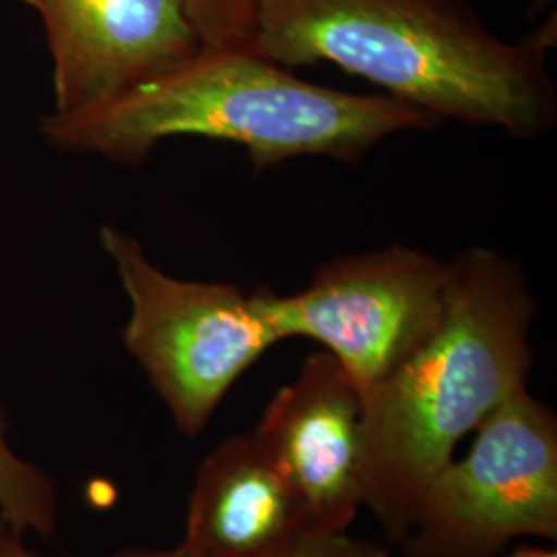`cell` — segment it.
Wrapping results in <instances>:
<instances>
[{"label": "cell", "instance_id": "1", "mask_svg": "<svg viewBox=\"0 0 557 557\" xmlns=\"http://www.w3.org/2000/svg\"><path fill=\"white\" fill-rule=\"evenodd\" d=\"M556 23L524 40L487 29L467 0H260L250 48L287 69L331 62L434 120L545 137Z\"/></svg>", "mask_w": 557, "mask_h": 557}, {"label": "cell", "instance_id": "2", "mask_svg": "<svg viewBox=\"0 0 557 557\" xmlns=\"http://www.w3.org/2000/svg\"><path fill=\"white\" fill-rule=\"evenodd\" d=\"M537 299L517 260L475 246L448 260L434 331L366 393L363 506L400 543L430 481L499 405L527 388Z\"/></svg>", "mask_w": 557, "mask_h": 557}, {"label": "cell", "instance_id": "3", "mask_svg": "<svg viewBox=\"0 0 557 557\" xmlns=\"http://www.w3.org/2000/svg\"><path fill=\"white\" fill-rule=\"evenodd\" d=\"M436 120L388 96H356L296 77L252 48H200L174 71L71 119H44L64 151L147 160L161 140L242 145L257 168L298 158L358 161L380 140Z\"/></svg>", "mask_w": 557, "mask_h": 557}, {"label": "cell", "instance_id": "4", "mask_svg": "<svg viewBox=\"0 0 557 557\" xmlns=\"http://www.w3.org/2000/svg\"><path fill=\"white\" fill-rule=\"evenodd\" d=\"M100 244L131 304L124 347L180 432L195 438L239 376L281 341L269 289L172 277L116 225L101 227Z\"/></svg>", "mask_w": 557, "mask_h": 557}, {"label": "cell", "instance_id": "5", "mask_svg": "<svg viewBox=\"0 0 557 557\" xmlns=\"http://www.w3.org/2000/svg\"><path fill=\"white\" fill-rule=\"evenodd\" d=\"M430 481L400 541L409 557H496L515 539H557V419L520 388Z\"/></svg>", "mask_w": 557, "mask_h": 557}, {"label": "cell", "instance_id": "6", "mask_svg": "<svg viewBox=\"0 0 557 557\" xmlns=\"http://www.w3.org/2000/svg\"><path fill=\"white\" fill-rule=\"evenodd\" d=\"M448 260L388 246L329 260L289 296L269 289L281 341H319L363 397L393 374L438 324Z\"/></svg>", "mask_w": 557, "mask_h": 557}, {"label": "cell", "instance_id": "7", "mask_svg": "<svg viewBox=\"0 0 557 557\" xmlns=\"http://www.w3.org/2000/svg\"><path fill=\"white\" fill-rule=\"evenodd\" d=\"M52 57V119L79 116L199 52L186 0H21Z\"/></svg>", "mask_w": 557, "mask_h": 557}, {"label": "cell", "instance_id": "8", "mask_svg": "<svg viewBox=\"0 0 557 557\" xmlns=\"http://www.w3.org/2000/svg\"><path fill=\"white\" fill-rule=\"evenodd\" d=\"M361 411L354 380L331 354L319 351L260 418L252 436L287 481L301 533H345L363 506Z\"/></svg>", "mask_w": 557, "mask_h": 557}, {"label": "cell", "instance_id": "9", "mask_svg": "<svg viewBox=\"0 0 557 557\" xmlns=\"http://www.w3.org/2000/svg\"><path fill=\"white\" fill-rule=\"evenodd\" d=\"M301 533L296 498L255 436L202 460L180 545L199 557H269Z\"/></svg>", "mask_w": 557, "mask_h": 557}, {"label": "cell", "instance_id": "10", "mask_svg": "<svg viewBox=\"0 0 557 557\" xmlns=\"http://www.w3.org/2000/svg\"><path fill=\"white\" fill-rule=\"evenodd\" d=\"M11 421L0 403V517L20 533L52 537L59 524V492L48 471L20 457L9 442Z\"/></svg>", "mask_w": 557, "mask_h": 557}, {"label": "cell", "instance_id": "11", "mask_svg": "<svg viewBox=\"0 0 557 557\" xmlns=\"http://www.w3.org/2000/svg\"><path fill=\"white\" fill-rule=\"evenodd\" d=\"M260 0H186L202 48H250Z\"/></svg>", "mask_w": 557, "mask_h": 557}, {"label": "cell", "instance_id": "12", "mask_svg": "<svg viewBox=\"0 0 557 557\" xmlns=\"http://www.w3.org/2000/svg\"><path fill=\"white\" fill-rule=\"evenodd\" d=\"M269 557H391L384 547L376 543L351 537L345 533L333 535H308L299 533L277 554Z\"/></svg>", "mask_w": 557, "mask_h": 557}, {"label": "cell", "instance_id": "13", "mask_svg": "<svg viewBox=\"0 0 557 557\" xmlns=\"http://www.w3.org/2000/svg\"><path fill=\"white\" fill-rule=\"evenodd\" d=\"M23 533H20L9 520L0 517V557H40L34 554L25 541ZM110 557H199L188 552L184 545H176L174 549L160 552V549H124Z\"/></svg>", "mask_w": 557, "mask_h": 557}, {"label": "cell", "instance_id": "14", "mask_svg": "<svg viewBox=\"0 0 557 557\" xmlns=\"http://www.w3.org/2000/svg\"><path fill=\"white\" fill-rule=\"evenodd\" d=\"M508 557H557L554 549L547 547H535V545H522L517 552H512Z\"/></svg>", "mask_w": 557, "mask_h": 557}]
</instances>
